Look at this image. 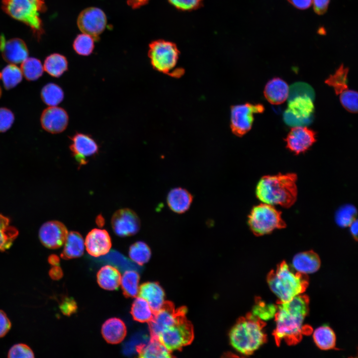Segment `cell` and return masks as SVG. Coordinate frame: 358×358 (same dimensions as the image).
<instances>
[{
	"label": "cell",
	"instance_id": "obj_33",
	"mask_svg": "<svg viewBox=\"0 0 358 358\" xmlns=\"http://www.w3.org/2000/svg\"><path fill=\"white\" fill-rule=\"evenodd\" d=\"M140 276L133 270L126 271L121 278L120 284L126 297H135L139 293Z\"/></svg>",
	"mask_w": 358,
	"mask_h": 358
},
{
	"label": "cell",
	"instance_id": "obj_24",
	"mask_svg": "<svg viewBox=\"0 0 358 358\" xmlns=\"http://www.w3.org/2000/svg\"><path fill=\"white\" fill-rule=\"evenodd\" d=\"M127 329L123 321L117 318H110L103 324L101 333L105 341L112 344L121 342L126 336Z\"/></svg>",
	"mask_w": 358,
	"mask_h": 358
},
{
	"label": "cell",
	"instance_id": "obj_48",
	"mask_svg": "<svg viewBox=\"0 0 358 358\" xmlns=\"http://www.w3.org/2000/svg\"><path fill=\"white\" fill-rule=\"evenodd\" d=\"M295 7L303 10L308 8L312 4V0H287Z\"/></svg>",
	"mask_w": 358,
	"mask_h": 358
},
{
	"label": "cell",
	"instance_id": "obj_40",
	"mask_svg": "<svg viewBox=\"0 0 358 358\" xmlns=\"http://www.w3.org/2000/svg\"><path fill=\"white\" fill-rule=\"evenodd\" d=\"M94 39L89 35L82 33L78 35L73 43L76 52L82 56L90 55L94 48Z\"/></svg>",
	"mask_w": 358,
	"mask_h": 358
},
{
	"label": "cell",
	"instance_id": "obj_22",
	"mask_svg": "<svg viewBox=\"0 0 358 358\" xmlns=\"http://www.w3.org/2000/svg\"><path fill=\"white\" fill-rule=\"evenodd\" d=\"M294 269L300 273L307 274L317 271L321 266L318 255L313 251H308L296 254L292 262Z\"/></svg>",
	"mask_w": 358,
	"mask_h": 358
},
{
	"label": "cell",
	"instance_id": "obj_36",
	"mask_svg": "<svg viewBox=\"0 0 358 358\" xmlns=\"http://www.w3.org/2000/svg\"><path fill=\"white\" fill-rule=\"evenodd\" d=\"M21 64L20 69L26 80L30 81H36L42 75L44 68L38 59L27 58Z\"/></svg>",
	"mask_w": 358,
	"mask_h": 358
},
{
	"label": "cell",
	"instance_id": "obj_46",
	"mask_svg": "<svg viewBox=\"0 0 358 358\" xmlns=\"http://www.w3.org/2000/svg\"><path fill=\"white\" fill-rule=\"evenodd\" d=\"M11 323L5 313L0 310V338L4 336L9 330Z\"/></svg>",
	"mask_w": 358,
	"mask_h": 358
},
{
	"label": "cell",
	"instance_id": "obj_50",
	"mask_svg": "<svg viewBox=\"0 0 358 358\" xmlns=\"http://www.w3.org/2000/svg\"><path fill=\"white\" fill-rule=\"evenodd\" d=\"M358 220L356 219L349 226L351 233L356 241L358 239Z\"/></svg>",
	"mask_w": 358,
	"mask_h": 358
},
{
	"label": "cell",
	"instance_id": "obj_26",
	"mask_svg": "<svg viewBox=\"0 0 358 358\" xmlns=\"http://www.w3.org/2000/svg\"><path fill=\"white\" fill-rule=\"evenodd\" d=\"M139 357L144 358H168L171 352L155 337H151L146 343L139 345L136 348Z\"/></svg>",
	"mask_w": 358,
	"mask_h": 358
},
{
	"label": "cell",
	"instance_id": "obj_53",
	"mask_svg": "<svg viewBox=\"0 0 358 358\" xmlns=\"http://www.w3.org/2000/svg\"><path fill=\"white\" fill-rule=\"evenodd\" d=\"M98 217H99V218H97V219H96V220H97V224H98V225H99V226H100V225H103L104 222H103V219L102 217H101L99 216Z\"/></svg>",
	"mask_w": 358,
	"mask_h": 358
},
{
	"label": "cell",
	"instance_id": "obj_39",
	"mask_svg": "<svg viewBox=\"0 0 358 358\" xmlns=\"http://www.w3.org/2000/svg\"><path fill=\"white\" fill-rule=\"evenodd\" d=\"M357 209L351 204L341 207L336 213L335 220L340 227H348L356 219Z\"/></svg>",
	"mask_w": 358,
	"mask_h": 358
},
{
	"label": "cell",
	"instance_id": "obj_17",
	"mask_svg": "<svg viewBox=\"0 0 358 358\" xmlns=\"http://www.w3.org/2000/svg\"><path fill=\"white\" fill-rule=\"evenodd\" d=\"M316 140L315 132L305 126L292 127L285 139L286 147L296 155L307 150Z\"/></svg>",
	"mask_w": 358,
	"mask_h": 358
},
{
	"label": "cell",
	"instance_id": "obj_3",
	"mask_svg": "<svg viewBox=\"0 0 358 358\" xmlns=\"http://www.w3.org/2000/svg\"><path fill=\"white\" fill-rule=\"evenodd\" d=\"M266 325L264 321L251 313L240 318L229 333L232 347L242 355L253 354L267 342V337L264 330Z\"/></svg>",
	"mask_w": 358,
	"mask_h": 358
},
{
	"label": "cell",
	"instance_id": "obj_47",
	"mask_svg": "<svg viewBox=\"0 0 358 358\" xmlns=\"http://www.w3.org/2000/svg\"><path fill=\"white\" fill-rule=\"evenodd\" d=\"M330 0H312V4L315 12L322 15L325 13L328 7Z\"/></svg>",
	"mask_w": 358,
	"mask_h": 358
},
{
	"label": "cell",
	"instance_id": "obj_9",
	"mask_svg": "<svg viewBox=\"0 0 358 358\" xmlns=\"http://www.w3.org/2000/svg\"><path fill=\"white\" fill-rule=\"evenodd\" d=\"M313 99L308 96H298L288 100V108L283 113L284 122L289 126H304L313 120Z\"/></svg>",
	"mask_w": 358,
	"mask_h": 358
},
{
	"label": "cell",
	"instance_id": "obj_30",
	"mask_svg": "<svg viewBox=\"0 0 358 358\" xmlns=\"http://www.w3.org/2000/svg\"><path fill=\"white\" fill-rule=\"evenodd\" d=\"M68 61L64 56L54 53L46 58L43 68L50 76L58 78L68 70Z\"/></svg>",
	"mask_w": 358,
	"mask_h": 358
},
{
	"label": "cell",
	"instance_id": "obj_41",
	"mask_svg": "<svg viewBox=\"0 0 358 358\" xmlns=\"http://www.w3.org/2000/svg\"><path fill=\"white\" fill-rule=\"evenodd\" d=\"M308 96L313 100L315 92L312 88L308 84L299 82L293 84L289 89L288 100L298 96Z\"/></svg>",
	"mask_w": 358,
	"mask_h": 358
},
{
	"label": "cell",
	"instance_id": "obj_16",
	"mask_svg": "<svg viewBox=\"0 0 358 358\" xmlns=\"http://www.w3.org/2000/svg\"><path fill=\"white\" fill-rule=\"evenodd\" d=\"M71 141L70 148L80 166L86 164L87 159L98 152V145L89 135L77 133L72 137Z\"/></svg>",
	"mask_w": 358,
	"mask_h": 358
},
{
	"label": "cell",
	"instance_id": "obj_4",
	"mask_svg": "<svg viewBox=\"0 0 358 358\" xmlns=\"http://www.w3.org/2000/svg\"><path fill=\"white\" fill-rule=\"evenodd\" d=\"M267 280L271 291L277 298L276 303L288 302L303 294L309 284L306 274L293 270L285 261L280 263L267 275Z\"/></svg>",
	"mask_w": 358,
	"mask_h": 358
},
{
	"label": "cell",
	"instance_id": "obj_28",
	"mask_svg": "<svg viewBox=\"0 0 358 358\" xmlns=\"http://www.w3.org/2000/svg\"><path fill=\"white\" fill-rule=\"evenodd\" d=\"M121 276L118 269L110 265L102 267L97 273V281L102 288L113 290L120 284Z\"/></svg>",
	"mask_w": 358,
	"mask_h": 358
},
{
	"label": "cell",
	"instance_id": "obj_5",
	"mask_svg": "<svg viewBox=\"0 0 358 358\" xmlns=\"http://www.w3.org/2000/svg\"><path fill=\"white\" fill-rule=\"evenodd\" d=\"M2 7L12 18L28 25L35 34L42 32L39 15L45 8L44 0H2Z\"/></svg>",
	"mask_w": 358,
	"mask_h": 358
},
{
	"label": "cell",
	"instance_id": "obj_31",
	"mask_svg": "<svg viewBox=\"0 0 358 358\" xmlns=\"http://www.w3.org/2000/svg\"><path fill=\"white\" fill-rule=\"evenodd\" d=\"M18 234V230L10 225L9 219L0 214V251L9 249Z\"/></svg>",
	"mask_w": 358,
	"mask_h": 358
},
{
	"label": "cell",
	"instance_id": "obj_51",
	"mask_svg": "<svg viewBox=\"0 0 358 358\" xmlns=\"http://www.w3.org/2000/svg\"><path fill=\"white\" fill-rule=\"evenodd\" d=\"M49 262L53 266H58L60 260L57 256L51 255L49 258Z\"/></svg>",
	"mask_w": 358,
	"mask_h": 358
},
{
	"label": "cell",
	"instance_id": "obj_54",
	"mask_svg": "<svg viewBox=\"0 0 358 358\" xmlns=\"http://www.w3.org/2000/svg\"><path fill=\"white\" fill-rule=\"evenodd\" d=\"M1 89L0 88V96L1 95Z\"/></svg>",
	"mask_w": 358,
	"mask_h": 358
},
{
	"label": "cell",
	"instance_id": "obj_6",
	"mask_svg": "<svg viewBox=\"0 0 358 358\" xmlns=\"http://www.w3.org/2000/svg\"><path fill=\"white\" fill-rule=\"evenodd\" d=\"M179 56L176 46L170 42L159 40L149 45L148 56L152 67L164 74L175 77L182 74V70L176 68Z\"/></svg>",
	"mask_w": 358,
	"mask_h": 358
},
{
	"label": "cell",
	"instance_id": "obj_13",
	"mask_svg": "<svg viewBox=\"0 0 358 358\" xmlns=\"http://www.w3.org/2000/svg\"><path fill=\"white\" fill-rule=\"evenodd\" d=\"M185 313L186 309L184 308L176 310L171 303L166 302L160 310L155 312L152 319L149 322L151 337L157 338L162 332L175 324Z\"/></svg>",
	"mask_w": 358,
	"mask_h": 358
},
{
	"label": "cell",
	"instance_id": "obj_20",
	"mask_svg": "<svg viewBox=\"0 0 358 358\" xmlns=\"http://www.w3.org/2000/svg\"><path fill=\"white\" fill-rule=\"evenodd\" d=\"M85 244L90 255L98 257L108 253L111 247V238L105 230L95 228L88 234Z\"/></svg>",
	"mask_w": 358,
	"mask_h": 358
},
{
	"label": "cell",
	"instance_id": "obj_7",
	"mask_svg": "<svg viewBox=\"0 0 358 358\" xmlns=\"http://www.w3.org/2000/svg\"><path fill=\"white\" fill-rule=\"evenodd\" d=\"M248 224L253 234L257 236L271 233L274 230L286 227L281 212L273 205L261 203L255 206L248 216Z\"/></svg>",
	"mask_w": 358,
	"mask_h": 358
},
{
	"label": "cell",
	"instance_id": "obj_29",
	"mask_svg": "<svg viewBox=\"0 0 358 358\" xmlns=\"http://www.w3.org/2000/svg\"><path fill=\"white\" fill-rule=\"evenodd\" d=\"M313 338L316 346L321 350H329L335 347L336 335L329 326H323L316 329L313 333Z\"/></svg>",
	"mask_w": 358,
	"mask_h": 358
},
{
	"label": "cell",
	"instance_id": "obj_1",
	"mask_svg": "<svg viewBox=\"0 0 358 358\" xmlns=\"http://www.w3.org/2000/svg\"><path fill=\"white\" fill-rule=\"evenodd\" d=\"M276 305L274 317L276 326L272 333L276 344L279 346L282 341L288 345L297 344L303 335L312 331L310 327L303 324L309 310V297L301 294Z\"/></svg>",
	"mask_w": 358,
	"mask_h": 358
},
{
	"label": "cell",
	"instance_id": "obj_49",
	"mask_svg": "<svg viewBox=\"0 0 358 358\" xmlns=\"http://www.w3.org/2000/svg\"><path fill=\"white\" fill-rule=\"evenodd\" d=\"M49 274L51 278L54 279H60L63 275L62 269L58 266H54L51 269Z\"/></svg>",
	"mask_w": 358,
	"mask_h": 358
},
{
	"label": "cell",
	"instance_id": "obj_21",
	"mask_svg": "<svg viewBox=\"0 0 358 358\" xmlns=\"http://www.w3.org/2000/svg\"><path fill=\"white\" fill-rule=\"evenodd\" d=\"M140 297L145 299L155 312L165 304V294L161 286L156 282H147L139 287Z\"/></svg>",
	"mask_w": 358,
	"mask_h": 358
},
{
	"label": "cell",
	"instance_id": "obj_15",
	"mask_svg": "<svg viewBox=\"0 0 358 358\" xmlns=\"http://www.w3.org/2000/svg\"><path fill=\"white\" fill-rule=\"evenodd\" d=\"M68 234L66 227L62 222L52 220L44 223L39 232L42 244L49 249H57L64 245Z\"/></svg>",
	"mask_w": 358,
	"mask_h": 358
},
{
	"label": "cell",
	"instance_id": "obj_2",
	"mask_svg": "<svg viewBox=\"0 0 358 358\" xmlns=\"http://www.w3.org/2000/svg\"><path fill=\"white\" fill-rule=\"evenodd\" d=\"M297 179L294 173L264 176L257 185L256 196L263 203L289 208L297 199Z\"/></svg>",
	"mask_w": 358,
	"mask_h": 358
},
{
	"label": "cell",
	"instance_id": "obj_27",
	"mask_svg": "<svg viewBox=\"0 0 358 358\" xmlns=\"http://www.w3.org/2000/svg\"><path fill=\"white\" fill-rule=\"evenodd\" d=\"M64 248L61 256L64 259H71L82 256L84 252L85 243L82 235L78 232L68 234Z\"/></svg>",
	"mask_w": 358,
	"mask_h": 358
},
{
	"label": "cell",
	"instance_id": "obj_12",
	"mask_svg": "<svg viewBox=\"0 0 358 358\" xmlns=\"http://www.w3.org/2000/svg\"><path fill=\"white\" fill-rule=\"evenodd\" d=\"M107 19L104 12L100 8L91 7L85 9L79 14L77 24L83 33L91 36L94 40L105 29Z\"/></svg>",
	"mask_w": 358,
	"mask_h": 358
},
{
	"label": "cell",
	"instance_id": "obj_38",
	"mask_svg": "<svg viewBox=\"0 0 358 358\" xmlns=\"http://www.w3.org/2000/svg\"><path fill=\"white\" fill-rule=\"evenodd\" d=\"M276 311L277 305L266 303L258 297L256 299L251 313L265 321L273 318Z\"/></svg>",
	"mask_w": 358,
	"mask_h": 358
},
{
	"label": "cell",
	"instance_id": "obj_18",
	"mask_svg": "<svg viewBox=\"0 0 358 358\" xmlns=\"http://www.w3.org/2000/svg\"><path fill=\"white\" fill-rule=\"evenodd\" d=\"M40 122L45 131L52 134L59 133L66 129L69 116L64 109L57 106H49L42 113Z\"/></svg>",
	"mask_w": 358,
	"mask_h": 358
},
{
	"label": "cell",
	"instance_id": "obj_8",
	"mask_svg": "<svg viewBox=\"0 0 358 358\" xmlns=\"http://www.w3.org/2000/svg\"><path fill=\"white\" fill-rule=\"evenodd\" d=\"M193 338L192 327L185 317H180L172 326L162 332L157 339L170 352L180 350L189 344Z\"/></svg>",
	"mask_w": 358,
	"mask_h": 358
},
{
	"label": "cell",
	"instance_id": "obj_11",
	"mask_svg": "<svg viewBox=\"0 0 358 358\" xmlns=\"http://www.w3.org/2000/svg\"><path fill=\"white\" fill-rule=\"evenodd\" d=\"M264 107L261 104L246 103L232 106L231 109V128L233 133L242 136L251 129L254 119V114L262 113Z\"/></svg>",
	"mask_w": 358,
	"mask_h": 358
},
{
	"label": "cell",
	"instance_id": "obj_32",
	"mask_svg": "<svg viewBox=\"0 0 358 358\" xmlns=\"http://www.w3.org/2000/svg\"><path fill=\"white\" fill-rule=\"evenodd\" d=\"M131 314L134 320L141 323H149L152 319L154 312L145 299L139 297L132 303Z\"/></svg>",
	"mask_w": 358,
	"mask_h": 358
},
{
	"label": "cell",
	"instance_id": "obj_34",
	"mask_svg": "<svg viewBox=\"0 0 358 358\" xmlns=\"http://www.w3.org/2000/svg\"><path fill=\"white\" fill-rule=\"evenodd\" d=\"M23 75L20 68L15 64H10L0 72V79L6 90L15 87L22 80Z\"/></svg>",
	"mask_w": 358,
	"mask_h": 358
},
{
	"label": "cell",
	"instance_id": "obj_25",
	"mask_svg": "<svg viewBox=\"0 0 358 358\" xmlns=\"http://www.w3.org/2000/svg\"><path fill=\"white\" fill-rule=\"evenodd\" d=\"M192 201L191 194L186 189L177 187L172 189L167 196V203L171 210L182 213L189 208Z\"/></svg>",
	"mask_w": 358,
	"mask_h": 358
},
{
	"label": "cell",
	"instance_id": "obj_52",
	"mask_svg": "<svg viewBox=\"0 0 358 358\" xmlns=\"http://www.w3.org/2000/svg\"><path fill=\"white\" fill-rule=\"evenodd\" d=\"M147 0H132L131 1L132 5L136 7L142 5L145 3Z\"/></svg>",
	"mask_w": 358,
	"mask_h": 358
},
{
	"label": "cell",
	"instance_id": "obj_44",
	"mask_svg": "<svg viewBox=\"0 0 358 358\" xmlns=\"http://www.w3.org/2000/svg\"><path fill=\"white\" fill-rule=\"evenodd\" d=\"M176 8L183 10H189L197 7L202 0H168Z\"/></svg>",
	"mask_w": 358,
	"mask_h": 358
},
{
	"label": "cell",
	"instance_id": "obj_42",
	"mask_svg": "<svg viewBox=\"0 0 358 358\" xmlns=\"http://www.w3.org/2000/svg\"><path fill=\"white\" fill-rule=\"evenodd\" d=\"M8 358H34V353L32 350L23 344L14 345L8 353Z\"/></svg>",
	"mask_w": 358,
	"mask_h": 358
},
{
	"label": "cell",
	"instance_id": "obj_35",
	"mask_svg": "<svg viewBox=\"0 0 358 358\" xmlns=\"http://www.w3.org/2000/svg\"><path fill=\"white\" fill-rule=\"evenodd\" d=\"M43 101L49 106H55L60 103L64 99V93L60 87L54 83L44 86L41 91Z\"/></svg>",
	"mask_w": 358,
	"mask_h": 358
},
{
	"label": "cell",
	"instance_id": "obj_10",
	"mask_svg": "<svg viewBox=\"0 0 358 358\" xmlns=\"http://www.w3.org/2000/svg\"><path fill=\"white\" fill-rule=\"evenodd\" d=\"M349 69L342 64L326 80L325 83L332 87L336 94L339 95L343 106L352 113L358 112V92L349 89L348 74Z\"/></svg>",
	"mask_w": 358,
	"mask_h": 358
},
{
	"label": "cell",
	"instance_id": "obj_43",
	"mask_svg": "<svg viewBox=\"0 0 358 358\" xmlns=\"http://www.w3.org/2000/svg\"><path fill=\"white\" fill-rule=\"evenodd\" d=\"M14 120L13 112L5 107L0 108V132H5L12 126Z\"/></svg>",
	"mask_w": 358,
	"mask_h": 358
},
{
	"label": "cell",
	"instance_id": "obj_23",
	"mask_svg": "<svg viewBox=\"0 0 358 358\" xmlns=\"http://www.w3.org/2000/svg\"><path fill=\"white\" fill-rule=\"evenodd\" d=\"M289 89L284 81L279 78H274L267 83L264 93L269 103L277 105L282 103L288 98Z\"/></svg>",
	"mask_w": 358,
	"mask_h": 358
},
{
	"label": "cell",
	"instance_id": "obj_19",
	"mask_svg": "<svg viewBox=\"0 0 358 358\" xmlns=\"http://www.w3.org/2000/svg\"><path fill=\"white\" fill-rule=\"evenodd\" d=\"M0 51L5 61L10 64L21 63L28 57V51L24 42L18 38L6 40L0 36Z\"/></svg>",
	"mask_w": 358,
	"mask_h": 358
},
{
	"label": "cell",
	"instance_id": "obj_45",
	"mask_svg": "<svg viewBox=\"0 0 358 358\" xmlns=\"http://www.w3.org/2000/svg\"><path fill=\"white\" fill-rule=\"evenodd\" d=\"M60 308L64 314L70 315L76 312L77 306L74 299L66 298L60 304Z\"/></svg>",
	"mask_w": 358,
	"mask_h": 358
},
{
	"label": "cell",
	"instance_id": "obj_37",
	"mask_svg": "<svg viewBox=\"0 0 358 358\" xmlns=\"http://www.w3.org/2000/svg\"><path fill=\"white\" fill-rule=\"evenodd\" d=\"M129 256L134 262L142 266L150 260L151 251L146 243L142 241H137L130 247Z\"/></svg>",
	"mask_w": 358,
	"mask_h": 358
},
{
	"label": "cell",
	"instance_id": "obj_14",
	"mask_svg": "<svg viewBox=\"0 0 358 358\" xmlns=\"http://www.w3.org/2000/svg\"><path fill=\"white\" fill-rule=\"evenodd\" d=\"M111 226L115 234L120 237L136 234L139 231L141 222L137 214L129 208L117 210L111 218Z\"/></svg>",
	"mask_w": 358,
	"mask_h": 358
}]
</instances>
